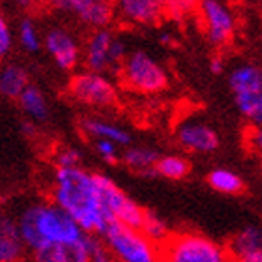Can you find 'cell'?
I'll return each instance as SVG.
<instances>
[{"instance_id":"obj_1","label":"cell","mask_w":262,"mask_h":262,"mask_svg":"<svg viewBox=\"0 0 262 262\" xmlns=\"http://www.w3.org/2000/svg\"><path fill=\"white\" fill-rule=\"evenodd\" d=\"M53 202L70 213L86 234L103 236L113 221L99 199L96 174L82 167L56 169L53 180Z\"/></svg>"},{"instance_id":"obj_2","label":"cell","mask_w":262,"mask_h":262,"mask_svg":"<svg viewBox=\"0 0 262 262\" xmlns=\"http://www.w3.org/2000/svg\"><path fill=\"white\" fill-rule=\"evenodd\" d=\"M17 229L25 247L32 253L47 247H66L81 242L86 232L55 202H36L21 212Z\"/></svg>"},{"instance_id":"obj_3","label":"cell","mask_w":262,"mask_h":262,"mask_svg":"<svg viewBox=\"0 0 262 262\" xmlns=\"http://www.w3.org/2000/svg\"><path fill=\"white\" fill-rule=\"evenodd\" d=\"M161 262H230L227 246L193 230L172 232L161 246Z\"/></svg>"},{"instance_id":"obj_4","label":"cell","mask_w":262,"mask_h":262,"mask_svg":"<svg viewBox=\"0 0 262 262\" xmlns=\"http://www.w3.org/2000/svg\"><path fill=\"white\" fill-rule=\"evenodd\" d=\"M103 242L116 262H161V247L139 229L113 221L103 232Z\"/></svg>"},{"instance_id":"obj_5","label":"cell","mask_w":262,"mask_h":262,"mask_svg":"<svg viewBox=\"0 0 262 262\" xmlns=\"http://www.w3.org/2000/svg\"><path fill=\"white\" fill-rule=\"evenodd\" d=\"M120 77L129 90L144 96L163 92L169 84L165 68L146 51L129 53L120 68Z\"/></svg>"},{"instance_id":"obj_6","label":"cell","mask_w":262,"mask_h":262,"mask_svg":"<svg viewBox=\"0 0 262 262\" xmlns=\"http://www.w3.org/2000/svg\"><path fill=\"white\" fill-rule=\"evenodd\" d=\"M96 184H98L99 199H101L103 210L107 212L111 221H116V223L126 225L131 229L141 230L146 210L139 206L133 199H129L115 182L111 180L109 176L96 174Z\"/></svg>"},{"instance_id":"obj_7","label":"cell","mask_w":262,"mask_h":262,"mask_svg":"<svg viewBox=\"0 0 262 262\" xmlns=\"http://www.w3.org/2000/svg\"><path fill=\"white\" fill-rule=\"evenodd\" d=\"M129 55L126 51L124 41L115 38V34L109 30H96L90 36L84 51V62L86 68L94 73H105L109 70H120L126 56Z\"/></svg>"},{"instance_id":"obj_8","label":"cell","mask_w":262,"mask_h":262,"mask_svg":"<svg viewBox=\"0 0 262 262\" xmlns=\"http://www.w3.org/2000/svg\"><path fill=\"white\" fill-rule=\"evenodd\" d=\"M70 94L82 105L96 107V109H107L113 107L118 99V90L115 82L103 73H79L70 81Z\"/></svg>"},{"instance_id":"obj_9","label":"cell","mask_w":262,"mask_h":262,"mask_svg":"<svg viewBox=\"0 0 262 262\" xmlns=\"http://www.w3.org/2000/svg\"><path fill=\"white\" fill-rule=\"evenodd\" d=\"M196 13L201 17L202 30L208 41L215 47H223L234 38L236 17L229 6L221 0H201Z\"/></svg>"},{"instance_id":"obj_10","label":"cell","mask_w":262,"mask_h":262,"mask_svg":"<svg viewBox=\"0 0 262 262\" xmlns=\"http://www.w3.org/2000/svg\"><path fill=\"white\" fill-rule=\"evenodd\" d=\"M176 142L186 152L191 154H213L219 148V135L206 122L187 118L174 127Z\"/></svg>"},{"instance_id":"obj_11","label":"cell","mask_w":262,"mask_h":262,"mask_svg":"<svg viewBox=\"0 0 262 262\" xmlns=\"http://www.w3.org/2000/svg\"><path fill=\"white\" fill-rule=\"evenodd\" d=\"M45 49L62 70H73L81 58V49H79L77 39L64 28H53L47 32Z\"/></svg>"},{"instance_id":"obj_12","label":"cell","mask_w":262,"mask_h":262,"mask_svg":"<svg viewBox=\"0 0 262 262\" xmlns=\"http://www.w3.org/2000/svg\"><path fill=\"white\" fill-rule=\"evenodd\" d=\"M120 15L135 25H156L167 11L165 0H118Z\"/></svg>"},{"instance_id":"obj_13","label":"cell","mask_w":262,"mask_h":262,"mask_svg":"<svg viewBox=\"0 0 262 262\" xmlns=\"http://www.w3.org/2000/svg\"><path fill=\"white\" fill-rule=\"evenodd\" d=\"M75 13L82 23L94 28H105L113 21V2L103 0H70V10Z\"/></svg>"},{"instance_id":"obj_14","label":"cell","mask_w":262,"mask_h":262,"mask_svg":"<svg viewBox=\"0 0 262 262\" xmlns=\"http://www.w3.org/2000/svg\"><path fill=\"white\" fill-rule=\"evenodd\" d=\"M230 262H240L251 257L255 253L262 251V229L260 227H246L240 232H236L227 244Z\"/></svg>"},{"instance_id":"obj_15","label":"cell","mask_w":262,"mask_h":262,"mask_svg":"<svg viewBox=\"0 0 262 262\" xmlns=\"http://www.w3.org/2000/svg\"><path fill=\"white\" fill-rule=\"evenodd\" d=\"M25 253L17 221L4 215L0 219V262H19Z\"/></svg>"},{"instance_id":"obj_16","label":"cell","mask_w":262,"mask_h":262,"mask_svg":"<svg viewBox=\"0 0 262 262\" xmlns=\"http://www.w3.org/2000/svg\"><path fill=\"white\" fill-rule=\"evenodd\" d=\"M28 88V73L19 64H6L0 68V96L6 99H19Z\"/></svg>"},{"instance_id":"obj_17","label":"cell","mask_w":262,"mask_h":262,"mask_svg":"<svg viewBox=\"0 0 262 262\" xmlns=\"http://www.w3.org/2000/svg\"><path fill=\"white\" fill-rule=\"evenodd\" d=\"M229 84L234 94L262 90V70L255 64H240L232 68Z\"/></svg>"},{"instance_id":"obj_18","label":"cell","mask_w":262,"mask_h":262,"mask_svg":"<svg viewBox=\"0 0 262 262\" xmlns=\"http://www.w3.org/2000/svg\"><path fill=\"white\" fill-rule=\"evenodd\" d=\"M82 127L96 141H111L118 146H127L131 141L127 129L116 126V124H111V122L99 120V118H88V120H84Z\"/></svg>"},{"instance_id":"obj_19","label":"cell","mask_w":262,"mask_h":262,"mask_svg":"<svg viewBox=\"0 0 262 262\" xmlns=\"http://www.w3.org/2000/svg\"><path fill=\"white\" fill-rule=\"evenodd\" d=\"M159 158H161V156H158L156 150L144 148V146L127 148L126 152H124V156H122L124 163H126L133 172L142 174V176L156 174V165H158Z\"/></svg>"},{"instance_id":"obj_20","label":"cell","mask_w":262,"mask_h":262,"mask_svg":"<svg viewBox=\"0 0 262 262\" xmlns=\"http://www.w3.org/2000/svg\"><path fill=\"white\" fill-rule=\"evenodd\" d=\"M19 105H21L23 113L30 118L32 122H45L49 116V105L45 99L43 92L34 84H28V88L21 94L19 98Z\"/></svg>"},{"instance_id":"obj_21","label":"cell","mask_w":262,"mask_h":262,"mask_svg":"<svg viewBox=\"0 0 262 262\" xmlns=\"http://www.w3.org/2000/svg\"><path fill=\"white\" fill-rule=\"evenodd\" d=\"M206 180L213 191L223 193V195H238L244 191V180L240 178V174H236L234 170L230 169L219 167V169L210 170Z\"/></svg>"},{"instance_id":"obj_22","label":"cell","mask_w":262,"mask_h":262,"mask_svg":"<svg viewBox=\"0 0 262 262\" xmlns=\"http://www.w3.org/2000/svg\"><path fill=\"white\" fill-rule=\"evenodd\" d=\"M191 172V163L189 159L178 154H169L161 156L156 165V174L163 176L167 180H184Z\"/></svg>"},{"instance_id":"obj_23","label":"cell","mask_w":262,"mask_h":262,"mask_svg":"<svg viewBox=\"0 0 262 262\" xmlns=\"http://www.w3.org/2000/svg\"><path fill=\"white\" fill-rule=\"evenodd\" d=\"M236 109L251 126H262V90L234 94Z\"/></svg>"},{"instance_id":"obj_24","label":"cell","mask_w":262,"mask_h":262,"mask_svg":"<svg viewBox=\"0 0 262 262\" xmlns=\"http://www.w3.org/2000/svg\"><path fill=\"white\" fill-rule=\"evenodd\" d=\"M141 232L146 236V238H150L154 244H158L159 247L163 246L165 242L170 238V234H172L169 230V227H167V223L159 217L158 213H154V212H146L144 221H142Z\"/></svg>"},{"instance_id":"obj_25","label":"cell","mask_w":262,"mask_h":262,"mask_svg":"<svg viewBox=\"0 0 262 262\" xmlns=\"http://www.w3.org/2000/svg\"><path fill=\"white\" fill-rule=\"evenodd\" d=\"M19 41H21L23 49L28 51V53H36L41 47V38H39L38 28L30 19H25L19 25Z\"/></svg>"},{"instance_id":"obj_26","label":"cell","mask_w":262,"mask_h":262,"mask_svg":"<svg viewBox=\"0 0 262 262\" xmlns=\"http://www.w3.org/2000/svg\"><path fill=\"white\" fill-rule=\"evenodd\" d=\"M199 2L201 0H165V8H167V11H169L170 15L182 17V15H187L189 11L196 10Z\"/></svg>"},{"instance_id":"obj_27","label":"cell","mask_w":262,"mask_h":262,"mask_svg":"<svg viewBox=\"0 0 262 262\" xmlns=\"http://www.w3.org/2000/svg\"><path fill=\"white\" fill-rule=\"evenodd\" d=\"M86 262H115L113 253L109 251V247L105 246V242H101L98 236H94L92 247H90V255H88Z\"/></svg>"},{"instance_id":"obj_28","label":"cell","mask_w":262,"mask_h":262,"mask_svg":"<svg viewBox=\"0 0 262 262\" xmlns=\"http://www.w3.org/2000/svg\"><path fill=\"white\" fill-rule=\"evenodd\" d=\"M81 152L77 148H64L56 156V165L58 169H71V167H81Z\"/></svg>"},{"instance_id":"obj_29","label":"cell","mask_w":262,"mask_h":262,"mask_svg":"<svg viewBox=\"0 0 262 262\" xmlns=\"http://www.w3.org/2000/svg\"><path fill=\"white\" fill-rule=\"evenodd\" d=\"M11 43H13L11 28L8 25V21H6V17L0 13V60L11 51Z\"/></svg>"},{"instance_id":"obj_30","label":"cell","mask_w":262,"mask_h":262,"mask_svg":"<svg viewBox=\"0 0 262 262\" xmlns=\"http://www.w3.org/2000/svg\"><path fill=\"white\" fill-rule=\"evenodd\" d=\"M246 146L262 158V126H251L246 133Z\"/></svg>"},{"instance_id":"obj_31","label":"cell","mask_w":262,"mask_h":262,"mask_svg":"<svg viewBox=\"0 0 262 262\" xmlns=\"http://www.w3.org/2000/svg\"><path fill=\"white\" fill-rule=\"evenodd\" d=\"M34 262H66L64 247H47L34 253Z\"/></svg>"},{"instance_id":"obj_32","label":"cell","mask_w":262,"mask_h":262,"mask_svg":"<svg viewBox=\"0 0 262 262\" xmlns=\"http://www.w3.org/2000/svg\"><path fill=\"white\" fill-rule=\"evenodd\" d=\"M118 144L111 141H96V150L101 158L107 161V163H116V159H118Z\"/></svg>"},{"instance_id":"obj_33","label":"cell","mask_w":262,"mask_h":262,"mask_svg":"<svg viewBox=\"0 0 262 262\" xmlns=\"http://www.w3.org/2000/svg\"><path fill=\"white\" fill-rule=\"evenodd\" d=\"M210 71L215 73V75H221L225 71V60L221 56H213L212 62H210Z\"/></svg>"},{"instance_id":"obj_34","label":"cell","mask_w":262,"mask_h":262,"mask_svg":"<svg viewBox=\"0 0 262 262\" xmlns=\"http://www.w3.org/2000/svg\"><path fill=\"white\" fill-rule=\"evenodd\" d=\"M159 41L163 45H172L174 43V36L170 32H161V36H159Z\"/></svg>"},{"instance_id":"obj_35","label":"cell","mask_w":262,"mask_h":262,"mask_svg":"<svg viewBox=\"0 0 262 262\" xmlns=\"http://www.w3.org/2000/svg\"><path fill=\"white\" fill-rule=\"evenodd\" d=\"M13 2H15V4H21V6H27V4H30L32 0H13Z\"/></svg>"},{"instance_id":"obj_36","label":"cell","mask_w":262,"mask_h":262,"mask_svg":"<svg viewBox=\"0 0 262 262\" xmlns=\"http://www.w3.org/2000/svg\"><path fill=\"white\" fill-rule=\"evenodd\" d=\"M4 215H6V213H2V212H0V219H2V217H4Z\"/></svg>"},{"instance_id":"obj_37","label":"cell","mask_w":262,"mask_h":262,"mask_svg":"<svg viewBox=\"0 0 262 262\" xmlns=\"http://www.w3.org/2000/svg\"><path fill=\"white\" fill-rule=\"evenodd\" d=\"M103 2H113V0H103Z\"/></svg>"}]
</instances>
